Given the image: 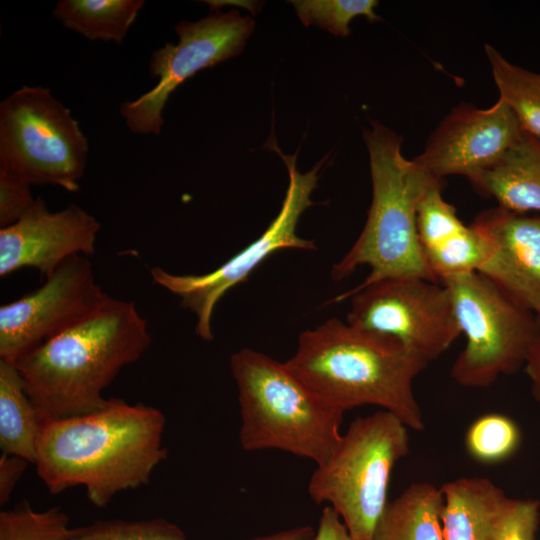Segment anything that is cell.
<instances>
[{"label":"cell","mask_w":540,"mask_h":540,"mask_svg":"<svg viewBox=\"0 0 540 540\" xmlns=\"http://www.w3.org/2000/svg\"><path fill=\"white\" fill-rule=\"evenodd\" d=\"M500 98L489 108L462 103L440 122L414 162L432 178L465 176L471 184L495 165L523 135Z\"/></svg>","instance_id":"4fadbf2b"},{"label":"cell","mask_w":540,"mask_h":540,"mask_svg":"<svg viewBox=\"0 0 540 540\" xmlns=\"http://www.w3.org/2000/svg\"><path fill=\"white\" fill-rule=\"evenodd\" d=\"M440 182L434 181L429 185L417 208V230L423 252L467 227L458 218L456 209L444 200Z\"/></svg>","instance_id":"4316f807"},{"label":"cell","mask_w":540,"mask_h":540,"mask_svg":"<svg viewBox=\"0 0 540 540\" xmlns=\"http://www.w3.org/2000/svg\"><path fill=\"white\" fill-rule=\"evenodd\" d=\"M364 139L370 159L372 202L359 237L333 265L332 279L343 280L357 267L367 265L369 275L354 288L393 278L438 281L421 246L417 208L429 185L439 180L403 156L401 138L386 126L374 122L364 131Z\"/></svg>","instance_id":"277c9868"},{"label":"cell","mask_w":540,"mask_h":540,"mask_svg":"<svg viewBox=\"0 0 540 540\" xmlns=\"http://www.w3.org/2000/svg\"><path fill=\"white\" fill-rule=\"evenodd\" d=\"M165 425L158 408L118 398L92 413L45 420L36 472L51 494L84 486L89 501L105 507L116 494L149 484L167 458Z\"/></svg>","instance_id":"6da1fadb"},{"label":"cell","mask_w":540,"mask_h":540,"mask_svg":"<svg viewBox=\"0 0 540 540\" xmlns=\"http://www.w3.org/2000/svg\"><path fill=\"white\" fill-rule=\"evenodd\" d=\"M484 237L488 255L478 273L531 311H540V215L501 207L480 213L471 224Z\"/></svg>","instance_id":"9a60e30c"},{"label":"cell","mask_w":540,"mask_h":540,"mask_svg":"<svg viewBox=\"0 0 540 540\" xmlns=\"http://www.w3.org/2000/svg\"><path fill=\"white\" fill-rule=\"evenodd\" d=\"M238 389L245 451L281 450L324 463L342 435L343 411L310 389L287 366L253 349L230 358Z\"/></svg>","instance_id":"5b68a950"},{"label":"cell","mask_w":540,"mask_h":540,"mask_svg":"<svg viewBox=\"0 0 540 540\" xmlns=\"http://www.w3.org/2000/svg\"><path fill=\"white\" fill-rule=\"evenodd\" d=\"M348 298V324L394 339L427 363L440 357L461 334L450 293L438 281L385 279L352 288L332 302Z\"/></svg>","instance_id":"30bf717a"},{"label":"cell","mask_w":540,"mask_h":540,"mask_svg":"<svg viewBox=\"0 0 540 540\" xmlns=\"http://www.w3.org/2000/svg\"><path fill=\"white\" fill-rule=\"evenodd\" d=\"M427 264L441 282L451 276L478 272L488 255V246L472 225L445 242L424 251Z\"/></svg>","instance_id":"7402d4cb"},{"label":"cell","mask_w":540,"mask_h":540,"mask_svg":"<svg viewBox=\"0 0 540 540\" xmlns=\"http://www.w3.org/2000/svg\"><path fill=\"white\" fill-rule=\"evenodd\" d=\"M314 535L315 530L311 526L305 525L244 540H313Z\"/></svg>","instance_id":"d6a6232c"},{"label":"cell","mask_w":540,"mask_h":540,"mask_svg":"<svg viewBox=\"0 0 540 540\" xmlns=\"http://www.w3.org/2000/svg\"><path fill=\"white\" fill-rule=\"evenodd\" d=\"M69 518L58 506L34 510L26 500L0 512V540H63Z\"/></svg>","instance_id":"cb8c5ba5"},{"label":"cell","mask_w":540,"mask_h":540,"mask_svg":"<svg viewBox=\"0 0 540 540\" xmlns=\"http://www.w3.org/2000/svg\"><path fill=\"white\" fill-rule=\"evenodd\" d=\"M521 432L517 424L502 414H486L468 428L465 445L475 460L492 464L509 458L519 447Z\"/></svg>","instance_id":"603a6c76"},{"label":"cell","mask_w":540,"mask_h":540,"mask_svg":"<svg viewBox=\"0 0 540 540\" xmlns=\"http://www.w3.org/2000/svg\"><path fill=\"white\" fill-rule=\"evenodd\" d=\"M289 369L318 396L346 412L373 405L409 429H424L413 382L428 366L394 339L331 318L303 331Z\"/></svg>","instance_id":"3957f363"},{"label":"cell","mask_w":540,"mask_h":540,"mask_svg":"<svg viewBox=\"0 0 540 540\" xmlns=\"http://www.w3.org/2000/svg\"><path fill=\"white\" fill-rule=\"evenodd\" d=\"M144 5L143 0H60L52 14L89 40L120 44Z\"/></svg>","instance_id":"ffe728a7"},{"label":"cell","mask_w":540,"mask_h":540,"mask_svg":"<svg viewBox=\"0 0 540 540\" xmlns=\"http://www.w3.org/2000/svg\"><path fill=\"white\" fill-rule=\"evenodd\" d=\"M290 3L304 26L317 25L335 36H348L349 25L357 16H364L369 22L381 20L375 13L376 0H294Z\"/></svg>","instance_id":"d4e9b609"},{"label":"cell","mask_w":540,"mask_h":540,"mask_svg":"<svg viewBox=\"0 0 540 540\" xmlns=\"http://www.w3.org/2000/svg\"><path fill=\"white\" fill-rule=\"evenodd\" d=\"M254 21L239 12L216 10L198 21H180L176 44L166 43L155 50L149 61V74L157 84L135 100H126L120 113L135 134L158 135L164 120L163 109L169 96L200 70L240 54L254 30Z\"/></svg>","instance_id":"8fae6325"},{"label":"cell","mask_w":540,"mask_h":540,"mask_svg":"<svg viewBox=\"0 0 540 540\" xmlns=\"http://www.w3.org/2000/svg\"><path fill=\"white\" fill-rule=\"evenodd\" d=\"M313 540H356L354 539L339 515L330 506L322 510Z\"/></svg>","instance_id":"4dcf8cb0"},{"label":"cell","mask_w":540,"mask_h":540,"mask_svg":"<svg viewBox=\"0 0 540 540\" xmlns=\"http://www.w3.org/2000/svg\"><path fill=\"white\" fill-rule=\"evenodd\" d=\"M29 464H31L29 461L20 456L2 452L0 456L1 505L7 503Z\"/></svg>","instance_id":"f546056e"},{"label":"cell","mask_w":540,"mask_h":540,"mask_svg":"<svg viewBox=\"0 0 540 540\" xmlns=\"http://www.w3.org/2000/svg\"><path fill=\"white\" fill-rule=\"evenodd\" d=\"M288 169L289 184L281 209L266 230L252 243L218 268L202 275H175L162 268L150 270L155 284L178 296L181 305L196 317V334L205 341L213 340L212 316L217 303L234 286L248 276L271 254L281 249L315 250L312 240L298 236L296 229L302 213L313 204L311 194L317 186L323 158L310 171L300 173L296 154H283L275 141H268Z\"/></svg>","instance_id":"9c48e42d"},{"label":"cell","mask_w":540,"mask_h":540,"mask_svg":"<svg viewBox=\"0 0 540 540\" xmlns=\"http://www.w3.org/2000/svg\"><path fill=\"white\" fill-rule=\"evenodd\" d=\"M472 185L506 210L540 212V138L523 132L519 141Z\"/></svg>","instance_id":"e0dca14e"},{"label":"cell","mask_w":540,"mask_h":540,"mask_svg":"<svg viewBox=\"0 0 540 540\" xmlns=\"http://www.w3.org/2000/svg\"><path fill=\"white\" fill-rule=\"evenodd\" d=\"M87 155L78 121L48 88L24 85L0 103V166L31 185L78 191Z\"/></svg>","instance_id":"ba28073f"},{"label":"cell","mask_w":540,"mask_h":540,"mask_svg":"<svg viewBox=\"0 0 540 540\" xmlns=\"http://www.w3.org/2000/svg\"><path fill=\"white\" fill-rule=\"evenodd\" d=\"M108 297L90 261L83 255L70 257L42 286L0 307V360L15 363L90 316Z\"/></svg>","instance_id":"7c38bea8"},{"label":"cell","mask_w":540,"mask_h":540,"mask_svg":"<svg viewBox=\"0 0 540 540\" xmlns=\"http://www.w3.org/2000/svg\"><path fill=\"white\" fill-rule=\"evenodd\" d=\"M152 342L132 301L108 297L90 316L50 338L15 363L42 421L103 408V391Z\"/></svg>","instance_id":"7a4b0ae2"},{"label":"cell","mask_w":540,"mask_h":540,"mask_svg":"<svg viewBox=\"0 0 540 540\" xmlns=\"http://www.w3.org/2000/svg\"><path fill=\"white\" fill-rule=\"evenodd\" d=\"M466 345L452 365L454 381L486 388L524 367L537 332V315L478 272L441 281Z\"/></svg>","instance_id":"52a82bcc"},{"label":"cell","mask_w":540,"mask_h":540,"mask_svg":"<svg viewBox=\"0 0 540 540\" xmlns=\"http://www.w3.org/2000/svg\"><path fill=\"white\" fill-rule=\"evenodd\" d=\"M31 184L15 172L0 166V228L10 226L36 203Z\"/></svg>","instance_id":"83f0119b"},{"label":"cell","mask_w":540,"mask_h":540,"mask_svg":"<svg viewBox=\"0 0 540 540\" xmlns=\"http://www.w3.org/2000/svg\"><path fill=\"white\" fill-rule=\"evenodd\" d=\"M408 431L385 410L356 418L309 479L310 498L334 509L356 540L373 538L389 503L394 466L409 453Z\"/></svg>","instance_id":"8992f818"},{"label":"cell","mask_w":540,"mask_h":540,"mask_svg":"<svg viewBox=\"0 0 540 540\" xmlns=\"http://www.w3.org/2000/svg\"><path fill=\"white\" fill-rule=\"evenodd\" d=\"M442 506L440 487L413 483L388 503L372 540H444Z\"/></svg>","instance_id":"ac0fdd59"},{"label":"cell","mask_w":540,"mask_h":540,"mask_svg":"<svg viewBox=\"0 0 540 540\" xmlns=\"http://www.w3.org/2000/svg\"><path fill=\"white\" fill-rule=\"evenodd\" d=\"M100 224L77 205L50 212L42 198L16 223L0 228V276L32 267L46 279L67 259L92 255Z\"/></svg>","instance_id":"5bb4252c"},{"label":"cell","mask_w":540,"mask_h":540,"mask_svg":"<svg viewBox=\"0 0 540 540\" xmlns=\"http://www.w3.org/2000/svg\"><path fill=\"white\" fill-rule=\"evenodd\" d=\"M539 521V501L515 499L500 540H536Z\"/></svg>","instance_id":"f1b7e54d"},{"label":"cell","mask_w":540,"mask_h":540,"mask_svg":"<svg viewBox=\"0 0 540 540\" xmlns=\"http://www.w3.org/2000/svg\"><path fill=\"white\" fill-rule=\"evenodd\" d=\"M536 315L537 332L527 354L524 370L530 380L532 396L540 404V311Z\"/></svg>","instance_id":"1f68e13d"},{"label":"cell","mask_w":540,"mask_h":540,"mask_svg":"<svg viewBox=\"0 0 540 540\" xmlns=\"http://www.w3.org/2000/svg\"><path fill=\"white\" fill-rule=\"evenodd\" d=\"M63 540H188L176 524L153 518L137 521L99 520L70 528Z\"/></svg>","instance_id":"484cf974"},{"label":"cell","mask_w":540,"mask_h":540,"mask_svg":"<svg viewBox=\"0 0 540 540\" xmlns=\"http://www.w3.org/2000/svg\"><path fill=\"white\" fill-rule=\"evenodd\" d=\"M444 540H500L515 498L488 478L461 477L440 487Z\"/></svg>","instance_id":"2e32d148"},{"label":"cell","mask_w":540,"mask_h":540,"mask_svg":"<svg viewBox=\"0 0 540 540\" xmlns=\"http://www.w3.org/2000/svg\"><path fill=\"white\" fill-rule=\"evenodd\" d=\"M485 53L499 98L511 109L524 132L540 138V74L510 63L488 44Z\"/></svg>","instance_id":"44dd1931"},{"label":"cell","mask_w":540,"mask_h":540,"mask_svg":"<svg viewBox=\"0 0 540 540\" xmlns=\"http://www.w3.org/2000/svg\"><path fill=\"white\" fill-rule=\"evenodd\" d=\"M42 419L26 393L15 364L0 360V448L31 464L36 458Z\"/></svg>","instance_id":"d6986e66"}]
</instances>
